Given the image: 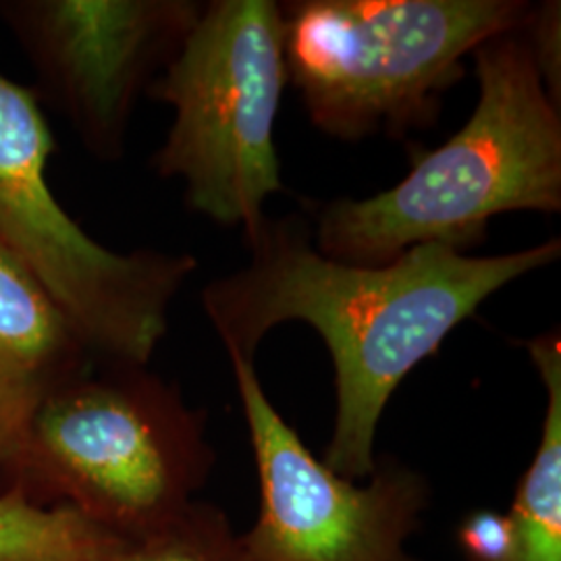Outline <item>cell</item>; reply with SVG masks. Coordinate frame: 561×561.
Here are the masks:
<instances>
[{
  "label": "cell",
  "mask_w": 561,
  "mask_h": 561,
  "mask_svg": "<svg viewBox=\"0 0 561 561\" xmlns=\"http://www.w3.org/2000/svg\"><path fill=\"white\" fill-rule=\"evenodd\" d=\"M243 243L250 261L202 289V310L225 352L245 360L283 322L321 335L335 370V424L322 461L354 482L375 472L377 428L403 379L482 301L561 254L560 238L500 256L424 243L360 266L321 254L312 225L296 215L264 217Z\"/></svg>",
  "instance_id": "obj_1"
},
{
  "label": "cell",
  "mask_w": 561,
  "mask_h": 561,
  "mask_svg": "<svg viewBox=\"0 0 561 561\" xmlns=\"http://www.w3.org/2000/svg\"><path fill=\"white\" fill-rule=\"evenodd\" d=\"M479 102L460 131L422 154L403 180L370 198L322 204L317 250L381 266L414 245L466 252L503 213L561 210L560 106L549 99L520 32L474 53Z\"/></svg>",
  "instance_id": "obj_2"
},
{
  "label": "cell",
  "mask_w": 561,
  "mask_h": 561,
  "mask_svg": "<svg viewBox=\"0 0 561 561\" xmlns=\"http://www.w3.org/2000/svg\"><path fill=\"white\" fill-rule=\"evenodd\" d=\"M213 466L206 412L173 382L94 362L42 403L0 461V493L71 507L136 545L198 502Z\"/></svg>",
  "instance_id": "obj_3"
},
{
  "label": "cell",
  "mask_w": 561,
  "mask_h": 561,
  "mask_svg": "<svg viewBox=\"0 0 561 561\" xmlns=\"http://www.w3.org/2000/svg\"><path fill=\"white\" fill-rule=\"evenodd\" d=\"M524 0H296L280 4L287 80L322 134L405 138L437 119L463 59L520 32Z\"/></svg>",
  "instance_id": "obj_4"
},
{
  "label": "cell",
  "mask_w": 561,
  "mask_h": 561,
  "mask_svg": "<svg viewBox=\"0 0 561 561\" xmlns=\"http://www.w3.org/2000/svg\"><path fill=\"white\" fill-rule=\"evenodd\" d=\"M283 18L275 0H210L180 53L148 90L173 108L150 167L183 185L185 206L243 233L285 190L275 123L287 85Z\"/></svg>",
  "instance_id": "obj_5"
},
{
  "label": "cell",
  "mask_w": 561,
  "mask_h": 561,
  "mask_svg": "<svg viewBox=\"0 0 561 561\" xmlns=\"http://www.w3.org/2000/svg\"><path fill=\"white\" fill-rule=\"evenodd\" d=\"M53 154L38 96L0 73V248L41 283L96 362L148 366L198 259L113 252L90 238L48 183Z\"/></svg>",
  "instance_id": "obj_6"
},
{
  "label": "cell",
  "mask_w": 561,
  "mask_h": 561,
  "mask_svg": "<svg viewBox=\"0 0 561 561\" xmlns=\"http://www.w3.org/2000/svg\"><path fill=\"white\" fill-rule=\"evenodd\" d=\"M227 356L261 482L243 561H416L405 542L431 502L421 472L382 460L366 484L335 474L268 400L254 360Z\"/></svg>",
  "instance_id": "obj_7"
},
{
  "label": "cell",
  "mask_w": 561,
  "mask_h": 561,
  "mask_svg": "<svg viewBox=\"0 0 561 561\" xmlns=\"http://www.w3.org/2000/svg\"><path fill=\"white\" fill-rule=\"evenodd\" d=\"M196 0H0L32 88L102 162L125 154L136 106L180 53Z\"/></svg>",
  "instance_id": "obj_8"
},
{
  "label": "cell",
  "mask_w": 561,
  "mask_h": 561,
  "mask_svg": "<svg viewBox=\"0 0 561 561\" xmlns=\"http://www.w3.org/2000/svg\"><path fill=\"white\" fill-rule=\"evenodd\" d=\"M94 362L73 322L0 248V461L42 403Z\"/></svg>",
  "instance_id": "obj_9"
},
{
  "label": "cell",
  "mask_w": 561,
  "mask_h": 561,
  "mask_svg": "<svg viewBox=\"0 0 561 561\" xmlns=\"http://www.w3.org/2000/svg\"><path fill=\"white\" fill-rule=\"evenodd\" d=\"M524 347L541 377L547 408L541 442L510 507L514 561H561V335L551 329Z\"/></svg>",
  "instance_id": "obj_10"
},
{
  "label": "cell",
  "mask_w": 561,
  "mask_h": 561,
  "mask_svg": "<svg viewBox=\"0 0 561 561\" xmlns=\"http://www.w3.org/2000/svg\"><path fill=\"white\" fill-rule=\"evenodd\" d=\"M131 542L71 507H38L0 493V561H123Z\"/></svg>",
  "instance_id": "obj_11"
},
{
  "label": "cell",
  "mask_w": 561,
  "mask_h": 561,
  "mask_svg": "<svg viewBox=\"0 0 561 561\" xmlns=\"http://www.w3.org/2000/svg\"><path fill=\"white\" fill-rule=\"evenodd\" d=\"M123 561H243V549L221 507L198 500L178 520L131 545Z\"/></svg>",
  "instance_id": "obj_12"
},
{
  "label": "cell",
  "mask_w": 561,
  "mask_h": 561,
  "mask_svg": "<svg viewBox=\"0 0 561 561\" xmlns=\"http://www.w3.org/2000/svg\"><path fill=\"white\" fill-rule=\"evenodd\" d=\"M528 44L530 57L541 76L542 85L553 104L561 106V4L541 2L533 4V11L520 30Z\"/></svg>",
  "instance_id": "obj_13"
},
{
  "label": "cell",
  "mask_w": 561,
  "mask_h": 561,
  "mask_svg": "<svg viewBox=\"0 0 561 561\" xmlns=\"http://www.w3.org/2000/svg\"><path fill=\"white\" fill-rule=\"evenodd\" d=\"M456 539L466 561H514L516 541L507 512L474 510L463 516Z\"/></svg>",
  "instance_id": "obj_14"
}]
</instances>
